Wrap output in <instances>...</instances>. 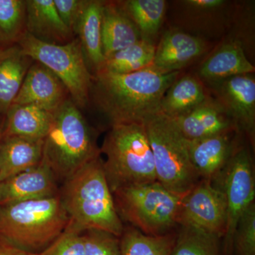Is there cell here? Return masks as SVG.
Here are the masks:
<instances>
[{"label":"cell","mask_w":255,"mask_h":255,"mask_svg":"<svg viewBox=\"0 0 255 255\" xmlns=\"http://www.w3.org/2000/svg\"><path fill=\"white\" fill-rule=\"evenodd\" d=\"M178 75L179 71L164 74L151 67L129 74L100 70L92 78L90 92L112 126L144 124L160 113L162 98Z\"/></svg>","instance_id":"6da1fadb"},{"label":"cell","mask_w":255,"mask_h":255,"mask_svg":"<svg viewBox=\"0 0 255 255\" xmlns=\"http://www.w3.org/2000/svg\"><path fill=\"white\" fill-rule=\"evenodd\" d=\"M59 195L68 216L67 229L80 233L98 229L122 236L124 226L116 209L101 156L67 179Z\"/></svg>","instance_id":"7a4b0ae2"},{"label":"cell","mask_w":255,"mask_h":255,"mask_svg":"<svg viewBox=\"0 0 255 255\" xmlns=\"http://www.w3.org/2000/svg\"><path fill=\"white\" fill-rule=\"evenodd\" d=\"M68 216L60 195L0 206V239L40 254L63 232Z\"/></svg>","instance_id":"3957f363"},{"label":"cell","mask_w":255,"mask_h":255,"mask_svg":"<svg viewBox=\"0 0 255 255\" xmlns=\"http://www.w3.org/2000/svg\"><path fill=\"white\" fill-rule=\"evenodd\" d=\"M100 155L92 128L80 108L67 100L53 112L49 130L43 139V160L58 182L63 183Z\"/></svg>","instance_id":"277c9868"},{"label":"cell","mask_w":255,"mask_h":255,"mask_svg":"<svg viewBox=\"0 0 255 255\" xmlns=\"http://www.w3.org/2000/svg\"><path fill=\"white\" fill-rule=\"evenodd\" d=\"M107 182L112 193L119 188L156 181L155 164L144 124L112 126L100 149Z\"/></svg>","instance_id":"5b68a950"},{"label":"cell","mask_w":255,"mask_h":255,"mask_svg":"<svg viewBox=\"0 0 255 255\" xmlns=\"http://www.w3.org/2000/svg\"><path fill=\"white\" fill-rule=\"evenodd\" d=\"M112 194L122 222L143 234L164 236L177 228L184 196L171 192L157 181L119 188Z\"/></svg>","instance_id":"8992f818"},{"label":"cell","mask_w":255,"mask_h":255,"mask_svg":"<svg viewBox=\"0 0 255 255\" xmlns=\"http://www.w3.org/2000/svg\"><path fill=\"white\" fill-rule=\"evenodd\" d=\"M144 126L153 155L156 181L171 192L185 196L201 179L189 157L185 137L162 112Z\"/></svg>","instance_id":"52a82bcc"},{"label":"cell","mask_w":255,"mask_h":255,"mask_svg":"<svg viewBox=\"0 0 255 255\" xmlns=\"http://www.w3.org/2000/svg\"><path fill=\"white\" fill-rule=\"evenodd\" d=\"M17 44L33 61L41 63L59 79L78 108L86 107L92 76L78 38L55 44L40 41L26 31Z\"/></svg>","instance_id":"ba28073f"},{"label":"cell","mask_w":255,"mask_h":255,"mask_svg":"<svg viewBox=\"0 0 255 255\" xmlns=\"http://www.w3.org/2000/svg\"><path fill=\"white\" fill-rule=\"evenodd\" d=\"M211 182L223 193L227 207L222 255H233V235L238 221L245 211L255 203L254 164L248 149H235L227 164Z\"/></svg>","instance_id":"9c48e42d"},{"label":"cell","mask_w":255,"mask_h":255,"mask_svg":"<svg viewBox=\"0 0 255 255\" xmlns=\"http://www.w3.org/2000/svg\"><path fill=\"white\" fill-rule=\"evenodd\" d=\"M178 226H189L224 237L227 207L223 193L211 181L201 179L182 198Z\"/></svg>","instance_id":"30bf717a"},{"label":"cell","mask_w":255,"mask_h":255,"mask_svg":"<svg viewBox=\"0 0 255 255\" xmlns=\"http://www.w3.org/2000/svg\"><path fill=\"white\" fill-rule=\"evenodd\" d=\"M217 103L236 128L246 132L251 141L255 135V80L251 74L216 82Z\"/></svg>","instance_id":"8fae6325"},{"label":"cell","mask_w":255,"mask_h":255,"mask_svg":"<svg viewBox=\"0 0 255 255\" xmlns=\"http://www.w3.org/2000/svg\"><path fill=\"white\" fill-rule=\"evenodd\" d=\"M58 183L55 174L42 159L36 167L0 182V206L58 196Z\"/></svg>","instance_id":"7c38bea8"},{"label":"cell","mask_w":255,"mask_h":255,"mask_svg":"<svg viewBox=\"0 0 255 255\" xmlns=\"http://www.w3.org/2000/svg\"><path fill=\"white\" fill-rule=\"evenodd\" d=\"M68 90L59 79L41 63L32 64L13 104L31 105L54 112L63 105Z\"/></svg>","instance_id":"4fadbf2b"},{"label":"cell","mask_w":255,"mask_h":255,"mask_svg":"<svg viewBox=\"0 0 255 255\" xmlns=\"http://www.w3.org/2000/svg\"><path fill=\"white\" fill-rule=\"evenodd\" d=\"M233 130L196 140H187L193 165L201 179L211 181L222 170L234 152Z\"/></svg>","instance_id":"5bb4252c"},{"label":"cell","mask_w":255,"mask_h":255,"mask_svg":"<svg viewBox=\"0 0 255 255\" xmlns=\"http://www.w3.org/2000/svg\"><path fill=\"white\" fill-rule=\"evenodd\" d=\"M204 50V41L197 37L181 31L167 32L155 47L151 68L164 74L178 72L200 56Z\"/></svg>","instance_id":"9a60e30c"},{"label":"cell","mask_w":255,"mask_h":255,"mask_svg":"<svg viewBox=\"0 0 255 255\" xmlns=\"http://www.w3.org/2000/svg\"><path fill=\"white\" fill-rule=\"evenodd\" d=\"M187 140H196L236 129L221 106L211 100L177 118L171 119Z\"/></svg>","instance_id":"2e32d148"},{"label":"cell","mask_w":255,"mask_h":255,"mask_svg":"<svg viewBox=\"0 0 255 255\" xmlns=\"http://www.w3.org/2000/svg\"><path fill=\"white\" fill-rule=\"evenodd\" d=\"M26 31L40 41L55 44L71 41L73 33L60 18L53 0H26Z\"/></svg>","instance_id":"e0dca14e"},{"label":"cell","mask_w":255,"mask_h":255,"mask_svg":"<svg viewBox=\"0 0 255 255\" xmlns=\"http://www.w3.org/2000/svg\"><path fill=\"white\" fill-rule=\"evenodd\" d=\"M43 140L1 136L0 182L33 168L43 159Z\"/></svg>","instance_id":"ac0fdd59"},{"label":"cell","mask_w":255,"mask_h":255,"mask_svg":"<svg viewBox=\"0 0 255 255\" xmlns=\"http://www.w3.org/2000/svg\"><path fill=\"white\" fill-rule=\"evenodd\" d=\"M136 25L121 6L104 3L102 20V49L105 58L141 39Z\"/></svg>","instance_id":"d6986e66"},{"label":"cell","mask_w":255,"mask_h":255,"mask_svg":"<svg viewBox=\"0 0 255 255\" xmlns=\"http://www.w3.org/2000/svg\"><path fill=\"white\" fill-rule=\"evenodd\" d=\"M104 3L97 0H87L75 31L88 68L95 69L96 73L100 71L105 61L102 43Z\"/></svg>","instance_id":"ffe728a7"},{"label":"cell","mask_w":255,"mask_h":255,"mask_svg":"<svg viewBox=\"0 0 255 255\" xmlns=\"http://www.w3.org/2000/svg\"><path fill=\"white\" fill-rule=\"evenodd\" d=\"M33 62L18 44L0 48V114L12 105Z\"/></svg>","instance_id":"44dd1931"},{"label":"cell","mask_w":255,"mask_h":255,"mask_svg":"<svg viewBox=\"0 0 255 255\" xmlns=\"http://www.w3.org/2000/svg\"><path fill=\"white\" fill-rule=\"evenodd\" d=\"M255 67L247 58L243 45L239 41L225 43L201 65V78L211 82L221 81L255 72Z\"/></svg>","instance_id":"7402d4cb"},{"label":"cell","mask_w":255,"mask_h":255,"mask_svg":"<svg viewBox=\"0 0 255 255\" xmlns=\"http://www.w3.org/2000/svg\"><path fill=\"white\" fill-rule=\"evenodd\" d=\"M6 115L1 136H18L43 140L48 133L53 112L31 105L12 104Z\"/></svg>","instance_id":"603a6c76"},{"label":"cell","mask_w":255,"mask_h":255,"mask_svg":"<svg viewBox=\"0 0 255 255\" xmlns=\"http://www.w3.org/2000/svg\"><path fill=\"white\" fill-rule=\"evenodd\" d=\"M209 100L200 82L191 76L176 80L166 92L160 110L170 119L177 118Z\"/></svg>","instance_id":"cb8c5ba5"},{"label":"cell","mask_w":255,"mask_h":255,"mask_svg":"<svg viewBox=\"0 0 255 255\" xmlns=\"http://www.w3.org/2000/svg\"><path fill=\"white\" fill-rule=\"evenodd\" d=\"M155 51V46L152 41L142 38L131 46L106 58L100 70L115 74L140 71L152 66Z\"/></svg>","instance_id":"d4e9b609"},{"label":"cell","mask_w":255,"mask_h":255,"mask_svg":"<svg viewBox=\"0 0 255 255\" xmlns=\"http://www.w3.org/2000/svg\"><path fill=\"white\" fill-rule=\"evenodd\" d=\"M119 238L122 255H171L176 231L164 236H150L128 226H124Z\"/></svg>","instance_id":"484cf974"},{"label":"cell","mask_w":255,"mask_h":255,"mask_svg":"<svg viewBox=\"0 0 255 255\" xmlns=\"http://www.w3.org/2000/svg\"><path fill=\"white\" fill-rule=\"evenodd\" d=\"M171 255H222L221 239L189 226H178Z\"/></svg>","instance_id":"4316f807"},{"label":"cell","mask_w":255,"mask_h":255,"mask_svg":"<svg viewBox=\"0 0 255 255\" xmlns=\"http://www.w3.org/2000/svg\"><path fill=\"white\" fill-rule=\"evenodd\" d=\"M122 9L136 25L142 38L151 40L158 32L165 14L164 0H128Z\"/></svg>","instance_id":"83f0119b"},{"label":"cell","mask_w":255,"mask_h":255,"mask_svg":"<svg viewBox=\"0 0 255 255\" xmlns=\"http://www.w3.org/2000/svg\"><path fill=\"white\" fill-rule=\"evenodd\" d=\"M26 0H0V45L9 47L26 32Z\"/></svg>","instance_id":"f1b7e54d"},{"label":"cell","mask_w":255,"mask_h":255,"mask_svg":"<svg viewBox=\"0 0 255 255\" xmlns=\"http://www.w3.org/2000/svg\"><path fill=\"white\" fill-rule=\"evenodd\" d=\"M233 255H255V203L238 221L233 235Z\"/></svg>","instance_id":"f546056e"},{"label":"cell","mask_w":255,"mask_h":255,"mask_svg":"<svg viewBox=\"0 0 255 255\" xmlns=\"http://www.w3.org/2000/svg\"><path fill=\"white\" fill-rule=\"evenodd\" d=\"M85 255H122L120 238L112 233L98 229H89L82 233Z\"/></svg>","instance_id":"4dcf8cb0"},{"label":"cell","mask_w":255,"mask_h":255,"mask_svg":"<svg viewBox=\"0 0 255 255\" xmlns=\"http://www.w3.org/2000/svg\"><path fill=\"white\" fill-rule=\"evenodd\" d=\"M38 255H85L82 233L65 228L48 248Z\"/></svg>","instance_id":"1f68e13d"},{"label":"cell","mask_w":255,"mask_h":255,"mask_svg":"<svg viewBox=\"0 0 255 255\" xmlns=\"http://www.w3.org/2000/svg\"><path fill=\"white\" fill-rule=\"evenodd\" d=\"M55 8L63 22L73 34L87 0H53Z\"/></svg>","instance_id":"d6a6232c"},{"label":"cell","mask_w":255,"mask_h":255,"mask_svg":"<svg viewBox=\"0 0 255 255\" xmlns=\"http://www.w3.org/2000/svg\"><path fill=\"white\" fill-rule=\"evenodd\" d=\"M185 3L195 9L208 10L219 8L224 4L225 1L223 0H188Z\"/></svg>","instance_id":"836d02e7"},{"label":"cell","mask_w":255,"mask_h":255,"mask_svg":"<svg viewBox=\"0 0 255 255\" xmlns=\"http://www.w3.org/2000/svg\"><path fill=\"white\" fill-rule=\"evenodd\" d=\"M0 255H12L11 245L1 239H0Z\"/></svg>","instance_id":"e575fe53"},{"label":"cell","mask_w":255,"mask_h":255,"mask_svg":"<svg viewBox=\"0 0 255 255\" xmlns=\"http://www.w3.org/2000/svg\"><path fill=\"white\" fill-rule=\"evenodd\" d=\"M11 253H12V255H38V254H33V253L21 251V250H18L12 246H11Z\"/></svg>","instance_id":"d590c367"},{"label":"cell","mask_w":255,"mask_h":255,"mask_svg":"<svg viewBox=\"0 0 255 255\" xmlns=\"http://www.w3.org/2000/svg\"><path fill=\"white\" fill-rule=\"evenodd\" d=\"M1 132H0V140H1Z\"/></svg>","instance_id":"8d00e7d4"}]
</instances>
